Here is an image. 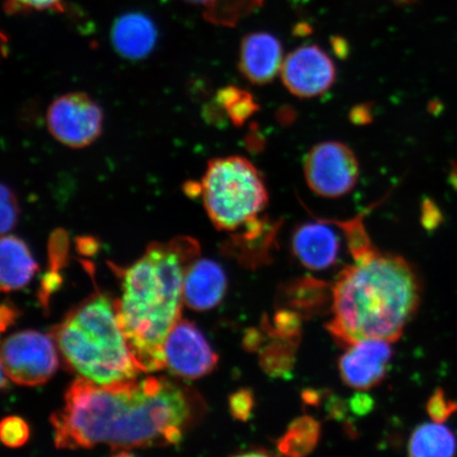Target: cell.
Masks as SVG:
<instances>
[{"instance_id":"1","label":"cell","mask_w":457,"mask_h":457,"mask_svg":"<svg viewBox=\"0 0 457 457\" xmlns=\"http://www.w3.org/2000/svg\"><path fill=\"white\" fill-rule=\"evenodd\" d=\"M204 404L187 387L167 377L98 385L79 377L64 405L51 415L60 449L107 445L129 451L179 444Z\"/></svg>"},{"instance_id":"2","label":"cell","mask_w":457,"mask_h":457,"mask_svg":"<svg viewBox=\"0 0 457 457\" xmlns=\"http://www.w3.org/2000/svg\"><path fill=\"white\" fill-rule=\"evenodd\" d=\"M198 255L199 245L191 237L153 243L124 271L122 295L114 307L141 371L165 368L164 343L180 320L186 274Z\"/></svg>"},{"instance_id":"3","label":"cell","mask_w":457,"mask_h":457,"mask_svg":"<svg viewBox=\"0 0 457 457\" xmlns=\"http://www.w3.org/2000/svg\"><path fill=\"white\" fill-rule=\"evenodd\" d=\"M421 291L420 274L407 260L376 249L339 273L325 328L343 347L367 339L395 342L419 311Z\"/></svg>"},{"instance_id":"4","label":"cell","mask_w":457,"mask_h":457,"mask_svg":"<svg viewBox=\"0 0 457 457\" xmlns=\"http://www.w3.org/2000/svg\"><path fill=\"white\" fill-rule=\"evenodd\" d=\"M62 359L79 377L98 385L137 378L141 370L131 355L114 303L96 295L67 314L53 329Z\"/></svg>"},{"instance_id":"5","label":"cell","mask_w":457,"mask_h":457,"mask_svg":"<svg viewBox=\"0 0 457 457\" xmlns=\"http://www.w3.org/2000/svg\"><path fill=\"white\" fill-rule=\"evenodd\" d=\"M200 187L204 209L221 231L237 230L257 219L270 200L260 170L241 156L211 160Z\"/></svg>"},{"instance_id":"6","label":"cell","mask_w":457,"mask_h":457,"mask_svg":"<svg viewBox=\"0 0 457 457\" xmlns=\"http://www.w3.org/2000/svg\"><path fill=\"white\" fill-rule=\"evenodd\" d=\"M54 337L36 330L19 331L2 346V370L14 384L37 386L46 384L59 368Z\"/></svg>"},{"instance_id":"7","label":"cell","mask_w":457,"mask_h":457,"mask_svg":"<svg viewBox=\"0 0 457 457\" xmlns=\"http://www.w3.org/2000/svg\"><path fill=\"white\" fill-rule=\"evenodd\" d=\"M358 159L339 141L319 143L312 147L304 160L308 187L324 198H340L351 193L359 179Z\"/></svg>"},{"instance_id":"8","label":"cell","mask_w":457,"mask_h":457,"mask_svg":"<svg viewBox=\"0 0 457 457\" xmlns=\"http://www.w3.org/2000/svg\"><path fill=\"white\" fill-rule=\"evenodd\" d=\"M104 114L86 94L59 96L48 108L47 128L54 138L68 147L84 148L102 134Z\"/></svg>"},{"instance_id":"9","label":"cell","mask_w":457,"mask_h":457,"mask_svg":"<svg viewBox=\"0 0 457 457\" xmlns=\"http://www.w3.org/2000/svg\"><path fill=\"white\" fill-rule=\"evenodd\" d=\"M165 368L185 379H197L212 373L219 356L195 325L176 323L164 343Z\"/></svg>"},{"instance_id":"10","label":"cell","mask_w":457,"mask_h":457,"mask_svg":"<svg viewBox=\"0 0 457 457\" xmlns=\"http://www.w3.org/2000/svg\"><path fill=\"white\" fill-rule=\"evenodd\" d=\"M285 87L301 99L327 93L336 81L333 60L316 45L302 46L284 60L281 71Z\"/></svg>"},{"instance_id":"11","label":"cell","mask_w":457,"mask_h":457,"mask_svg":"<svg viewBox=\"0 0 457 457\" xmlns=\"http://www.w3.org/2000/svg\"><path fill=\"white\" fill-rule=\"evenodd\" d=\"M390 343L367 339L346 347L339 359L342 381L357 391H367L381 384L393 357Z\"/></svg>"},{"instance_id":"12","label":"cell","mask_w":457,"mask_h":457,"mask_svg":"<svg viewBox=\"0 0 457 457\" xmlns=\"http://www.w3.org/2000/svg\"><path fill=\"white\" fill-rule=\"evenodd\" d=\"M284 60L282 44L276 37L255 32L248 34L242 41L238 68L250 83L262 86L278 77Z\"/></svg>"},{"instance_id":"13","label":"cell","mask_w":457,"mask_h":457,"mask_svg":"<svg viewBox=\"0 0 457 457\" xmlns=\"http://www.w3.org/2000/svg\"><path fill=\"white\" fill-rule=\"evenodd\" d=\"M327 220L305 222L295 228L291 249L301 264L311 270H324L338 259L340 239Z\"/></svg>"},{"instance_id":"14","label":"cell","mask_w":457,"mask_h":457,"mask_svg":"<svg viewBox=\"0 0 457 457\" xmlns=\"http://www.w3.org/2000/svg\"><path fill=\"white\" fill-rule=\"evenodd\" d=\"M281 224V221L271 220L268 217L251 220L242 233L233 236L227 243L228 254L250 270L270 265Z\"/></svg>"},{"instance_id":"15","label":"cell","mask_w":457,"mask_h":457,"mask_svg":"<svg viewBox=\"0 0 457 457\" xmlns=\"http://www.w3.org/2000/svg\"><path fill=\"white\" fill-rule=\"evenodd\" d=\"M228 279L216 262L199 260L193 262L186 274L184 301L196 312L212 310L225 298Z\"/></svg>"},{"instance_id":"16","label":"cell","mask_w":457,"mask_h":457,"mask_svg":"<svg viewBox=\"0 0 457 457\" xmlns=\"http://www.w3.org/2000/svg\"><path fill=\"white\" fill-rule=\"evenodd\" d=\"M279 307L289 308L311 319L321 314L333 304V285L312 277H303L287 282L278 289Z\"/></svg>"},{"instance_id":"17","label":"cell","mask_w":457,"mask_h":457,"mask_svg":"<svg viewBox=\"0 0 457 457\" xmlns=\"http://www.w3.org/2000/svg\"><path fill=\"white\" fill-rule=\"evenodd\" d=\"M112 42L114 49L124 59L142 60L155 47L157 29L145 15L125 14L114 21Z\"/></svg>"},{"instance_id":"18","label":"cell","mask_w":457,"mask_h":457,"mask_svg":"<svg viewBox=\"0 0 457 457\" xmlns=\"http://www.w3.org/2000/svg\"><path fill=\"white\" fill-rule=\"evenodd\" d=\"M0 262V287L4 293L26 287L38 268L26 243L12 236H3Z\"/></svg>"},{"instance_id":"19","label":"cell","mask_w":457,"mask_h":457,"mask_svg":"<svg viewBox=\"0 0 457 457\" xmlns=\"http://www.w3.org/2000/svg\"><path fill=\"white\" fill-rule=\"evenodd\" d=\"M409 455L451 457L457 453V439L448 427L434 422L417 427L410 437Z\"/></svg>"},{"instance_id":"20","label":"cell","mask_w":457,"mask_h":457,"mask_svg":"<svg viewBox=\"0 0 457 457\" xmlns=\"http://www.w3.org/2000/svg\"><path fill=\"white\" fill-rule=\"evenodd\" d=\"M321 437V424L304 415L291 421L287 430L278 439V453L291 457L311 454Z\"/></svg>"},{"instance_id":"21","label":"cell","mask_w":457,"mask_h":457,"mask_svg":"<svg viewBox=\"0 0 457 457\" xmlns=\"http://www.w3.org/2000/svg\"><path fill=\"white\" fill-rule=\"evenodd\" d=\"M299 341L271 338L260 351L262 370L272 378H288L293 373Z\"/></svg>"},{"instance_id":"22","label":"cell","mask_w":457,"mask_h":457,"mask_svg":"<svg viewBox=\"0 0 457 457\" xmlns=\"http://www.w3.org/2000/svg\"><path fill=\"white\" fill-rule=\"evenodd\" d=\"M216 101L221 110L226 111L228 119L236 127H242L260 110L253 96L248 91L236 87V86H227V87L221 88L216 96Z\"/></svg>"},{"instance_id":"23","label":"cell","mask_w":457,"mask_h":457,"mask_svg":"<svg viewBox=\"0 0 457 457\" xmlns=\"http://www.w3.org/2000/svg\"><path fill=\"white\" fill-rule=\"evenodd\" d=\"M262 4V0H214L204 15L215 25L231 27Z\"/></svg>"},{"instance_id":"24","label":"cell","mask_w":457,"mask_h":457,"mask_svg":"<svg viewBox=\"0 0 457 457\" xmlns=\"http://www.w3.org/2000/svg\"><path fill=\"white\" fill-rule=\"evenodd\" d=\"M301 314L289 310V308L279 307L272 318V323L265 316L262 319V329L270 338H283L293 341L301 340L302 331Z\"/></svg>"},{"instance_id":"25","label":"cell","mask_w":457,"mask_h":457,"mask_svg":"<svg viewBox=\"0 0 457 457\" xmlns=\"http://www.w3.org/2000/svg\"><path fill=\"white\" fill-rule=\"evenodd\" d=\"M364 215H359L347 221L328 220L331 224L340 227L345 232L348 249H350L353 261L361 260L377 249L371 243L367 228L364 227Z\"/></svg>"},{"instance_id":"26","label":"cell","mask_w":457,"mask_h":457,"mask_svg":"<svg viewBox=\"0 0 457 457\" xmlns=\"http://www.w3.org/2000/svg\"><path fill=\"white\" fill-rule=\"evenodd\" d=\"M30 436V428L27 422L17 416H9L0 424V438L9 448H20Z\"/></svg>"},{"instance_id":"27","label":"cell","mask_w":457,"mask_h":457,"mask_svg":"<svg viewBox=\"0 0 457 457\" xmlns=\"http://www.w3.org/2000/svg\"><path fill=\"white\" fill-rule=\"evenodd\" d=\"M427 412L432 420L444 424L457 412V402L445 396L443 388H436L427 403Z\"/></svg>"},{"instance_id":"28","label":"cell","mask_w":457,"mask_h":457,"mask_svg":"<svg viewBox=\"0 0 457 457\" xmlns=\"http://www.w3.org/2000/svg\"><path fill=\"white\" fill-rule=\"evenodd\" d=\"M70 250L68 234L62 228H57L49 241V264L50 271L60 272L66 265Z\"/></svg>"},{"instance_id":"29","label":"cell","mask_w":457,"mask_h":457,"mask_svg":"<svg viewBox=\"0 0 457 457\" xmlns=\"http://www.w3.org/2000/svg\"><path fill=\"white\" fill-rule=\"evenodd\" d=\"M254 405V394L249 388H241L228 397V410L234 419L239 421H248L253 417Z\"/></svg>"},{"instance_id":"30","label":"cell","mask_w":457,"mask_h":457,"mask_svg":"<svg viewBox=\"0 0 457 457\" xmlns=\"http://www.w3.org/2000/svg\"><path fill=\"white\" fill-rule=\"evenodd\" d=\"M20 208L15 194L8 186H2V234L9 233L15 227L17 220H19Z\"/></svg>"},{"instance_id":"31","label":"cell","mask_w":457,"mask_h":457,"mask_svg":"<svg viewBox=\"0 0 457 457\" xmlns=\"http://www.w3.org/2000/svg\"><path fill=\"white\" fill-rule=\"evenodd\" d=\"M62 0H5L4 10L10 14L29 11H62Z\"/></svg>"},{"instance_id":"32","label":"cell","mask_w":457,"mask_h":457,"mask_svg":"<svg viewBox=\"0 0 457 457\" xmlns=\"http://www.w3.org/2000/svg\"><path fill=\"white\" fill-rule=\"evenodd\" d=\"M420 221L421 226L428 232L436 230L443 224L444 214L433 199L426 197L422 200Z\"/></svg>"},{"instance_id":"33","label":"cell","mask_w":457,"mask_h":457,"mask_svg":"<svg viewBox=\"0 0 457 457\" xmlns=\"http://www.w3.org/2000/svg\"><path fill=\"white\" fill-rule=\"evenodd\" d=\"M347 403L352 413L358 417L369 415L375 407L374 398L362 391L353 395Z\"/></svg>"},{"instance_id":"34","label":"cell","mask_w":457,"mask_h":457,"mask_svg":"<svg viewBox=\"0 0 457 457\" xmlns=\"http://www.w3.org/2000/svg\"><path fill=\"white\" fill-rule=\"evenodd\" d=\"M348 403L345 400L334 395H328L325 411L328 420H345L348 411Z\"/></svg>"},{"instance_id":"35","label":"cell","mask_w":457,"mask_h":457,"mask_svg":"<svg viewBox=\"0 0 457 457\" xmlns=\"http://www.w3.org/2000/svg\"><path fill=\"white\" fill-rule=\"evenodd\" d=\"M264 334L265 331L262 329L249 328L245 330L243 340L245 350L250 353H260L262 348L266 345Z\"/></svg>"},{"instance_id":"36","label":"cell","mask_w":457,"mask_h":457,"mask_svg":"<svg viewBox=\"0 0 457 457\" xmlns=\"http://www.w3.org/2000/svg\"><path fill=\"white\" fill-rule=\"evenodd\" d=\"M62 278L60 272L48 271L43 278L42 290L39 294V299H41L43 304L46 306L48 304V299L54 291L60 287Z\"/></svg>"},{"instance_id":"37","label":"cell","mask_w":457,"mask_h":457,"mask_svg":"<svg viewBox=\"0 0 457 457\" xmlns=\"http://www.w3.org/2000/svg\"><path fill=\"white\" fill-rule=\"evenodd\" d=\"M351 120L357 125H364L371 122L373 114L369 105H358L351 112Z\"/></svg>"},{"instance_id":"38","label":"cell","mask_w":457,"mask_h":457,"mask_svg":"<svg viewBox=\"0 0 457 457\" xmlns=\"http://www.w3.org/2000/svg\"><path fill=\"white\" fill-rule=\"evenodd\" d=\"M78 249L84 255H94L99 249V243L94 237H79Z\"/></svg>"},{"instance_id":"39","label":"cell","mask_w":457,"mask_h":457,"mask_svg":"<svg viewBox=\"0 0 457 457\" xmlns=\"http://www.w3.org/2000/svg\"><path fill=\"white\" fill-rule=\"evenodd\" d=\"M301 397L305 405H310V407H319L322 403L324 392L313 390V388H307V390L302 392Z\"/></svg>"},{"instance_id":"40","label":"cell","mask_w":457,"mask_h":457,"mask_svg":"<svg viewBox=\"0 0 457 457\" xmlns=\"http://www.w3.org/2000/svg\"><path fill=\"white\" fill-rule=\"evenodd\" d=\"M17 312L12 307L2 305V330L4 331L15 321Z\"/></svg>"},{"instance_id":"41","label":"cell","mask_w":457,"mask_h":457,"mask_svg":"<svg viewBox=\"0 0 457 457\" xmlns=\"http://www.w3.org/2000/svg\"><path fill=\"white\" fill-rule=\"evenodd\" d=\"M448 179L450 187L457 193V160L450 162Z\"/></svg>"},{"instance_id":"42","label":"cell","mask_w":457,"mask_h":457,"mask_svg":"<svg viewBox=\"0 0 457 457\" xmlns=\"http://www.w3.org/2000/svg\"><path fill=\"white\" fill-rule=\"evenodd\" d=\"M281 111L285 113V116H283V114H279V122L284 124H290L291 122L294 121L295 114L293 110H289V108H285V110Z\"/></svg>"},{"instance_id":"43","label":"cell","mask_w":457,"mask_h":457,"mask_svg":"<svg viewBox=\"0 0 457 457\" xmlns=\"http://www.w3.org/2000/svg\"><path fill=\"white\" fill-rule=\"evenodd\" d=\"M187 2L203 4L205 10H207L212 5L214 0H187Z\"/></svg>"},{"instance_id":"44","label":"cell","mask_w":457,"mask_h":457,"mask_svg":"<svg viewBox=\"0 0 457 457\" xmlns=\"http://www.w3.org/2000/svg\"><path fill=\"white\" fill-rule=\"evenodd\" d=\"M430 111L432 112V113L441 112L442 103L438 101H433L430 104Z\"/></svg>"},{"instance_id":"45","label":"cell","mask_w":457,"mask_h":457,"mask_svg":"<svg viewBox=\"0 0 457 457\" xmlns=\"http://www.w3.org/2000/svg\"><path fill=\"white\" fill-rule=\"evenodd\" d=\"M394 2L399 4H409L417 2V0H394Z\"/></svg>"}]
</instances>
